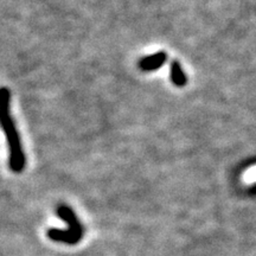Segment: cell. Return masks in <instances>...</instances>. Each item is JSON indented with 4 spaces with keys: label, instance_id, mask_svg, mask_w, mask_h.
<instances>
[{
    "label": "cell",
    "instance_id": "277c9868",
    "mask_svg": "<svg viewBox=\"0 0 256 256\" xmlns=\"http://www.w3.org/2000/svg\"><path fill=\"white\" fill-rule=\"evenodd\" d=\"M170 74H171V81L174 82V86H177V87H184L186 84V75H185L183 68H182V66L177 60H174L171 63Z\"/></svg>",
    "mask_w": 256,
    "mask_h": 256
},
{
    "label": "cell",
    "instance_id": "3957f363",
    "mask_svg": "<svg viewBox=\"0 0 256 256\" xmlns=\"http://www.w3.org/2000/svg\"><path fill=\"white\" fill-rule=\"evenodd\" d=\"M166 60H168V55L165 52H156L142 58L139 62V66L144 72H153L164 66Z\"/></svg>",
    "mask_w": 256,
    "mask_h": 256
},
{
    "label": "cell",
    "instance_id": "5b68a950",
    "mask_svg": "<svg viewBox=\"0 0 256 256\" xmlns=\"http://www.w3.org/2000/svg\"><path fill=\"white\" fill-rule=\"evenodd\" d=\"M246 179H248L249 182H254V180H256V168H252L250 171H249L248 174H246Z\"/></svg>",
    "mask_w": 256,
    "mask_h": 256
},
{
    "label": "cell",
    "instance_id": "6da1fadb",
    "mask_svg": "<svg viewBox=\"0 0 256 256\" xmlns=\"http://www.w3.org/2000/svg\"><path fill=\"white\" fill-rule=\"evenodd\" d=\"M0 121L5 132L10 148V168L16 174H20L25 168V154L22 146L20 136L16 128L14 121L11 115V92L6 87L2 88L0 92Z\"/></svg>",
    "mask_w": 256,
    "mask_h": 256
},
{
    "label": "cell",
    "instance_id": "7a4b0ae2",
    "mask_svg": "<svg viewBox=\"0 0 256 256\" xmlns=\"http://www.w3.org/2000/svg\"><path fill=\"white\" fill-rule=\"evenodd\" d=\"M57 214L63 220H66L69 226V230L62 232V230L51 229L48 232V235L51 240L57 242H64L68 244H75L82 238L83 229L81 223L78 222V217L75 216L74 211L69 206H60L57 209Z\"/></svg>",
    "mask_w": 256,
    "mask_h": 256
}]
</instances>
